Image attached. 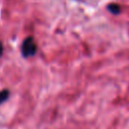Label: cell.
I'll use <instances>...</instances> for the list:
<instances>
[{
	"instance_id": "cell-1",
	"label": "cell",
	"mask_w": 129,
	"mask_h": 129,
	"mask_svg": "<svg viewBox=\"0 0 129 129\" xmlns=\"http://www.w3.org/2000/svg\"><path fill=\"white\" fill-rule=\"evenodd\" d=\"M36 52V44L33 37H27L23 40L21 45V53L24 57L32 56Z\"/></svg>"
},
{
	"instance_id": "cell-2",
	"label": "cell",
	"mask_w": 129,
	"mask_h": 129,
	"mask_svg": "<svg viewBox=\"0 0 129 129\" xmlns=\"http://www.w3.org/2000/svg\"><path fill=\"white\" fill-rule=\"evenodd\" d=\"M8 96H9V91H7V90L1 91V92H0V104L3 103V102L8 98Z\"/></svg>"
},
{
	"instance_id": "cell-3",
	"label": "cell",
	"mask_w": 129,
	"mask_h": 129,
	"mask_svg": "<svg viewBox=\"0 0 129 129\" xmlns=\"http://www.w3.org/2000/svg\"><path fill=\"white\" fill-rule=\"evenodd\" d=\"M108 9H109L111 12H113L114 14L119 13V11H120V8H119V6H118L117 4H110V5L108 6Z\"/></svg>"
},
{
	"instance_id": "cell-4",
	"label": "cell",
	"mask_w": 129,
	"mask_h": 129,
	"mask_svg": "<svg viewBox=\"0 0 129 129\" xmlns=\"http://www.w3.org/2000/svg\"><path fill=\"white\" fill-rule=\"evenodd\" d=\"M2 52H3V44H2V42L0 41V56L2 55Z\"/></svg>"
}]
</instances>
